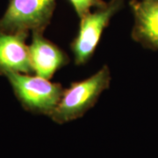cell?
I'll use <instances>...</instances> for the list:
<instances>
[{
  "label": "cell",
  "instance_id": "1",
  "mask_svg": "<svg viewBox=\"0 0 158 158\" xmlns=\"http://www.w3.org/2000/svg\"><path fill=\"white\" fill-rule=\"evenodd\" d=\"M111 79L109 68L103 66L90 77L72 83L68 89H64L49 118L57 124H65L83 117L108 89Z\"/></svg>",
  "mask_w": 158,
  "mask_h": 158
},
{
  "label": "cell",
  "instance_id": "2",
  "mask_svg": "<svg viewBox=\"0 0 158 158\" xmlns=\"http://www.w3.org/2000/svg\"><path fill=\"white\" fill-rule=\"evenodd\" d=\"M6 77L23 107L48 117L56 107L64 90L60 84L36 75L10 72Z\"/></svg>",
  "mask_w": 158,
  "mask_h": 158
},
{
  "label": "cell",
  "instance_id": "3",
  "mask_svg": "<svg viewBox=\"0 0 158 158\" xmlns=\"http://www.w3.org/2000/svg\"><path fill=\"white\" fill-rule=\"evenodd\" d=\"M56 6V0H10L0 18V31L44 33Z\"/></svg>",
  "mask_w": 158,
  "mask_h": 158
},
{
  "label": "cell",
  "instance_id": "4",
  "mask_svg": "<svg viewBox=\"0 0 158 158\" xmlns=\"http://www.w3.org/2000/svg\"><path fill=\"white\" fill-rule=\"evenodd\" d=\"M123 6L124 0H110L105 6L97 8L80 19L78 33L71 43L77 65L85 64L91 58L104 30Z\"/></svg>",
  "mask_w": 158,
  "mask_h": 158
},
{
  "label": "cell",
  "instance_id": "5",
  "mask_svg": "<svg viewBox=\"0 0 158 158\" xmlns=\"http://www.w3.org/2000/svg\"><path fill=\"white\" fill-rule=\"evenodd\" d=\"M28 33L0 31V75L10 72H33L29 46L26 44Z\"/></svg>",
  "mask_w": 158,
  "mask_h": 158
},
{
  "label": "cell",
  "instance_id": "6",
  "mask_svg": "<svg viewBox=\"0 0 158 158\" xmlns=\"http://www.w3.org/2000/svg\"><path fill=\"white\" fill-rule=\"evenodd\" d=\"M32 42L29 45L33 72L46 79L52 78L58 69L69 62L67 55L41 32L32 33Z\"/></svg>",
  "mask_w": 158,
  "mask_h": 158
},
{
  "label": "cell",
  "instance_id": "7",
  "mask_svg": "<svg viewBox=\"0 0 158 158\" xmlns=\"http://www.w3.org/2000/svg\"><path fill=\"white\" fill-rule=\"evenodd\" d=\"M134 15L132 37L143 46L158 50V3L148 0H131Z\"/></svg>",
  "mask_w": 158,
  "mask_h": 158
},
{
  "label": "cell",
  "instance_id": "8",
  "mask_svg": "<svg viewBox=\"0 0 158 158\" xmlns=\"http://www.w3.org/2000/svg\"><path fill=\"white\" fill-rule=\"evenodd\" d=\"M69 2L72 5L79 19L90 13L91 9L101 8L107 3L103 0H69Z\"/></svg>",
  "mask_w": 158,
  "mask_h": 158
},
{
  "label": "cell",
  "instance_id": "9",
  "mask_svg": "<svg viewBox=\"0 0 158 158\" xmlns=\"http://www.w3.org/2000/svg\"><path fill=\"white\" fill-rule=\"evenodd\" d=\"M148 1H153V2H157L158 3V0H148Z\"/></svg>",
  "mask_w": 158,
  "mask_h": 158
}]
</instances>
